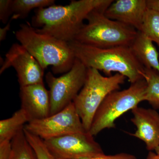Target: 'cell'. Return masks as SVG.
Wrapping results in <instances>:
<instances>
[{"mask_svg":"<svg viewBox=\"0 0 159 159\" xmlns=\"http://www.w3.org/2000/svg\"><path fill=\"white\" fill-rule=\"evenodd\" d=\"M155 151L156 153L158 154L159 155V145L156 148V149L155 150Z\"/></svg>","mask_w":159,"mask_h":159,"instance_id":"cell-27","label":"cell"},{"mask_svg":"<svg viewBox=\"0 0 159 159\" xmlns=\"http://www.w3.org/2000/svg\"><path fill=\"white\" fill-rule=\"evenodd\" d=\"M11 2L12 0L0 1V20L4 24H7L9 17L12 15Z\"/></svg>","mask_w":159,"mask_h":159,"instance_id":"cell-21","label":"cell"},{"mask_svg":"<svg viewBox=\"0 0 159 159\" xmlns=\"http://www.w3.org/2000/svg\"><path fill=\"white\" fill-rule=\"evenodd\" d=\"M11 153V141L0 142V159H10Z\"/></svg>","mask_w":159,"mask_h":159,"instance_id":"cell-23","label":"cell"},{"mask_svg":"<svg viewBox=\"0 0 159 159\" xmlns=\"http://www.w3.org/2000/svg\"><path fill=\"white\" fill-rule=\"evenodd\" d=\"M133 53L144 68L159 72V54L153 42L144 33L138 31L130 46Z\"/></svg>","mask_w":159,"mask_h":159,"instance_id":"cell-14","label":"cell"},{"mask_svg":"<svg viewBox=\"0 0 159 159\" xmlns=\"http://www.w3.org/2000/svg\"><path fill=\"white\" fill-rule=\"evenodd\" d=\"M147 8L146 0H117L107 8L104 15L141 31Z\"/></svg>","mask_w":159,"mask_h":159,"instance_id":"cell-12","label":"cell"},{"mask_svg":"<svg viewBox=\"0 0 159 159\" xmlns=\"http://www.w3.org/2000/svg\"><path fill=\"white\" fill-rule=\"evenodd\" d=\"M147 159H159V155L152 151H149L147 156Z\"/></svg>","mask_w":159,"mask_h":159,"instance_id":"cell-26","label":"cell"},{"mask_svg":"<svg viewBox=\"0 0 159 159\" xmlns=\"http://www.w3.org/2000/svg\"><path fill=\"white\" fill-rule=\"evenodd\" d=\"M15 35L44 70L52 66L54 74L66 73L74 65L76 58L68 43L37 32L30 23L21 24Z\"/></svg>","mask_w":159,"mask_h":159,"instance_id":"cell-3","label":"cell"},{"mask_svg":"<svg viewBox=\"0 0 159 159\" xmlns=\"http://www.w3.org/2000/svg\"><path fill=\"white\" fill-rule=\"evenodd\" d=\"M12 153L10 159H37L33 149L26 139L24 129L11 140Z\"/></svg>","mask_w":159,"mask_h":159,"instance_id":"cell-18","label":"cell"},{"mask_svg":"<svg viewBox=\"0 0 159 159\" xmlns=\"http://www.w3.org/2000/svg\"><path fill=\"white\" fill-rule=\"evenodd\" d=\"M107 8L95 9L89 14L74 40L99 48L130 47L138 31L134 28L110 19L104 15Z\"/></svg>","mask_w":159,"mask_h":159,"instance_id":"cell-4","label":"cell"},{"mask_svg":"<svg viewBox=\"0 0 159 159\" xmlns=\"http://www.w3.org/2000/svg\"><path fill=\"white\" fill-rule=\"evenodd\" d=\"M131 121L136 127L133 136L142 140L149 151L159 145V114L155 109L136 107L131 110Z\"/></svg>","mask_w":159,"mask_h":159,"instance_id":"cell-11","label":"cell"},{"mask_svg":"<svg viewBox=\"0 0 159 159\" xmlns=\"http://www.w3.org/2000/svg\"><path fill=\"white\" fill-rule=\"evenodd\" d=\"M144 33L153 42L159 46V14L152 9H147L143 20L142 29Z\"/></svg>","mask_w":159,"mask_h":159,"instance_id":"cell-19","label":"cell"},{"mask_svg":"<svg viewBox=\"0 0 159 159\" xmlns=\"http://www.w3.org/2000/svg\"><path fill=\"white\" fill-rule=\"evenodd\" d=\"M26 139L34 150L37 159H55L48 150L43 140L24 129Z\"/></svg>","mask_w":159,"mask_h":159,"instance_id":"cell-20","label":"cell"},{"mask_svg":"<svg viewBox=\"0 0 159 159\" xmlns=\"http://www.w3.org/2000/svg\"><path fill=\"white\" fill-rule=\"evenodd\" d=\"M43 142L55 159H76L104 153L93 136L87 132L69 134Z\"/></svg>","mask_w":159,"mask_h":159,"instance_id":"cell-9","label":"cell"},{"mask_svg":"<svg viewBox=\"0 0 159 159\" xmlns=\"http://www.w3.org/2000/svg\"><path fill=\"white\" fill-rule=\"evenodd\" d=\"M31 121L28 114L21 108L10 118L0 121V142L11 141L26 123Z\"/></svg>","mask_w":159,"mask_h":159,"instance_id":"cell-15","label":"cell"},{"mask_svg":"<svg viewBox=\"0 0 159 159\" xmlns=\"http://www.w3.org/2000/svg\"><path fill=\"white\" fill-rule=\"evenodd\" d=\"M68 43L75 58L87 68L102 71L107 76L116 72L127 78L131 84L144 79V67L129 47L99 48L74 40Z\"/></svg>","mask_w":159,"mask_h":159,"instance_id":"cell-2","label":"cell"},{"mask_svg":"<svg viewBox=\"0 0 159 159\" xmlns=\"http://www.w3.org/2000/svg\"><path fill=\"white\" fill-rule=\"evenodd\" d=\"M11 67L16 71L20 87L43 83L44 70L20 44H13L7 52L0 74Z\"/></svg>","mask_w":159,"mask_h":159,"instance_id":"cell-10","label":"cell"},{"mask_svg":"<svg viewBox=\"0 0 159 159\" xmlns=\"http://www.w3.org/2000/svg\"><path fill=\"white\" fill-rule=\"evenodd\" d=\"M87 69L84 85L73 102L84 128L89 132L101 103L109 94L119 90L126 77L119 74L105 77L98 70Z\"/></svg>","mask_w":159,"mask_h":159,"instance_id":"cell-5","label":"cell"},{"mask_svg":"<svg viewBox=\"0 0 159 159\" xmlns=\"http://www.w3.org/2000/svg\"><path fill=\"white\" fill-rule=\"evenodd\" d=\"M76 159H137L133 155L126 153H120L113 155H106L104 153Z\"/></svg>","mask_w":159,"mask_h":159,"instance_id":"cell-22","label":"cell"},{"mask_svg":"<svg viewBox=\"0 0 159 159\" xmlns=\"http://www.w3.org/2000/svg\"><path fill=\"white\" fill-rule=\"evenodd\" d=\"M87 68L77 58L67 73L58 77L49 72L45 76L51 99L50 116L60 111L77 97L85 83Z\"/></svg>","mask_w":159,"mask_h":159,"instance_id":"cell-7","label":"cell"},{"mask_svg":"<svg viewBox=\"0 0 159 159\" xmlns=\"http://www.w3.org/2000/svg\"><path fill=\"white\" fill-rule=\"evenodd\" d=\"M24 129L43 140L86 132L73 102L54 115L30 121Z\"/></svg>","mask_w":159,"mask_h":159,"instance_id":"cell-8","label":"cell"},{"mask_svg":"<svg viewBox=\"0 0 159 159\" xmlns=\"http://www.w3.org/2000/svg\"><path fill=\"white\" fill-rule=\"evenodd\" d=\"M12 19L10 18V20L8 23L6 24V25L3 28L0 29V41H2L6 39V36L8 31H9L11 27V23L12 20Z\"/></svg>","mask_w":159,"mask_h":159,"instance_id":"cell-24","label":"cell"},{"mask_svg":"<svg viewBox=\"0 0 159 159\" xmlns=\"http://www.w3.org/2000/svg\"><path fill=\"white\" fill-rule=\"evenodd\" d=\"M20 97L21 102V108L28 114L31 121L50 116V93L43 83L20 87Z\"/></svg>","mask_w":159,"mask_h":159,"instance_id":"cell-13","label":"cell"},{"mask_svg":"<svg viewBox=\"0 0 159 159\" xmlns=\"http://www.w3.org/2000/svg\"><path fill=\"white\" fill-rule=\"evenodd\" d=\"M144 78L147 84L145 101H148L154 109H159V72L144 68Z\"/></svg>","mask_w":159,"mask_h":159,"instance_id":"cell-17","label":"cell"},{"mask_svg":"<svg viewBox=\"0 0 159 159\" xmlns=\"http://www.w3.org/2000/svg\"><path fill=\"white\" fill-rule=\"evenodd\" d=\"M146 87V81L142 79L128 89L109 94L97 110L89 132L94 136L105 129L115 128L118 118L145 101Z\"/></svg>","mask_w":159,"mask_h":159,"instance_id":"cell-6","label":"cell"},{"mask_svg":"<svg viewBox=\"0 0 159 159\" xmlns=\"http://www.w3.org/2000/svg\"><path fill=\"white\" fill-rule=\"evenodd\" d=\"M148 9L156 11L159 14V0H146Z\"/></svg>","mask_w":159,"mask_h":159,"instance_id":"cell-25","label":"cell"},{"mask_svg":"<svg viewBox=\"0 0 159 159\" xmlns=\"http://www.w3.org/2000/svg\"><path fill=\"white\" fill-rule=\"evenodd\" d=\"M112 0L71 1L66 6L53 5L35 9L32 26L39 33L49 34L69 43L84 24L89 14L99 8H107Z\"/></svg>","mask_w":159,"mask_h":159,"instance_id":"cell-1","label":"cell"},{"mask_svg":"<svg viewBox=\"0 0 159 159\" xmlns=\"http://www.w3.org/2000/svg\"><path fill=\"white\" fill-rule=\"evenodd\" d=\"M54 0H12V20L25 18L33 9L46 8L54 5Z\"/></svg>","mask_w":159,"mask_h":159,"instance_id":"cell-16","label":"cell"}]
</instances>
